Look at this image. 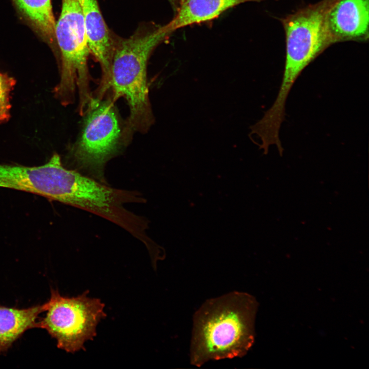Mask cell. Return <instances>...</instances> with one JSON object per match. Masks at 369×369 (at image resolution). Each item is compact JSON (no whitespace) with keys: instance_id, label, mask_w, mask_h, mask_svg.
Returning a JSON list of instances; mask_svg holds the SVG:
<instances>
[{"instance_id":"obj_13","label":"cell","mask_w":369,"mask_h":369,"mask_svg":"<svg viewBox=\"0 0 369 369\" xmlns=\"http://www.w3.org/2000/svg\"><path fill=\"white\" fill-rule=\"evenodd\" d=\"M171 4L174 11L177 9L180 0H168Z\"/></svg>"},{"instance_id":"obj_3","label":"cell","mask_w":369,"mask_h":369,"mask_svg":"<svg viewBox=\"0 0 369 369\" xmlns=\"http://www.w3.org/2000/svg\"><path fill=\"white\" fill-rule=\"evenodd\" d=\"M339 0H321L282 19L285 34V59L281 83L272 106L285 111L286 101L302 72L332 44L327 30L329 13Z\"/></svg>"},{"instance_id":"obj_9","label":"cell","mask_w":369,"mask_h":369,"mask_svg":"<svg viewBox=\"0 0 369 369\" xmlns=\"http://www.w3.org/2000/svg\"><path fill=\"white\" fill-rule=\"evenodd\" d=\"M260 1L262 0H180L173 18L162 27L170 35L183 27L214 19L240 4Z\"/></svg>"},{"instance_id":"obj_5","label":"cell","mask_w":369,"mask_h":369,"mask_svg":"<svg viewBox=\"0 0 369 369\" xmlns=\"http://www.w3.org/2000/svg\"><path fill=\"white\" fill-rule=\"evenodd\" d=\"M89 291L76 297L61 295L51 289L45 302V316L38 319L37 328L45 329L57 341V347L67 353L85 351L84 343L96 336V326L107 317L100 299L87 296Z\"/></svg>"},{"instance_id":"obj_10","label":"cell","mask_w":369,"mask_h":369,"mask_svg":"<svg viewBox=\"0 0 369 369\" xmlns=\"http://www.w3.org/2000/svg\"><path fill=\"white\" fill-rule=\"evenodd\" d=\"M45 303L25 309L0 304V354L6 352L27 330L37 328L38 316Z\"/></svg>"},{"instance_id":"obj_8","label":"cell","mask_w":369,"mask_h":369,"mask_svg":"<svg viewBox=\"0 0 369 369\" xmlns=\"http://www.w3.org/2000/svg\"><path fill=\"white\" fill-rule=\"evenodd\" d=\"M369 0H339L327 19L332 44L368 38Z\"/></svg>"},{"instance_id":"obj_2","label":"cell","mask_w":369,"mask_h":369,"mask_svg":"<svg viewBox=\"0 0 369 369\" xmlns=\"http://www.w3.org/2000/svg\"><path fill=\"white\" fill-rule=\"evenodd\" d=\"M169 36L161 26L135 33L115 46L109 89L112 92L114 101L122 97L128 103L129 131L145 133L153 122L149 98L147 64L155 48Z\"/></svg>"},{"instance_id":"obj_6","label":"cell","mask_w":369,"mask_h":369,"mask_svg":"<svg viewBox=\"0 0 369 369\" xmlns=\"http://www.w3.org/2000/svg\"><path fill=\"white\" fill-rule=\"evenodd\" d=\"M113 101H94L85 113L83 130L72 152L78 166L102 182L105 165L118 151L122 136Z\"/></svg>"},{"instance_id":"obj_7","label":"cell","mask_w":369,"mask_h":369,"mask_svg":"<svg viewBox=\"0 0 369 369\" xmlns=\"http://www.w3.org/2000/svg\"><path fill=\"white\" fill-rule=\"evenodd\" d=\"M82 9L90 53L99 63L102 76L95 97L101 99L109 90L111 65L115 45L97 0H79Z\"/></svg>"},{"instance_id":"obj_1","label":"cell","mask_w":369,"mask_h":369,"mask_svg":"<svg viewBox=\"0 0 369 369\" xmlns=\"http://www.w3.org/2000/svg\"><path fill=\"white\" fill-rule=\"evenodd\" d=\"M258 303L252 295L233 291L206 300L193 318L192 365L242 357L255 341Z\"/></svg>"},{"instance_id":"obj_11","label":"cell","mask_w":369,"mask_h":369,"mask_svg":"<svg viewBox=\"0 0 369 369\" xmlns=\"http://www.w3.org/2000/svg\"><path fill=\"white\" fill-rule=\"evenodd\" d=\"M20 12L48 44L55 41L56 21L51 0H13Z\"/></svg>"},{"instance_id":"obj_4","label":"cell","mask_w":369,"mask_h":369,"mask_svg":"<svg viewBox=\"0 0 369 369\" xmlns=\"http://www.w3.org/2000/svg\"><path fill=\"white\" fill-rule=\"evenodd\" d=\"M55 37L61 54V73L55 94L67 105L73 101L75 90L79 95V112L84 115L94 98L89 87L87 61L90 53L84 17L79 0H62Z\"/></svg>"},{"instance_id":"obj_12","label":"cell","mask_w":369,"mask_h":369,"mask_svg":"<svg viewBox=\"0 0 369 369\" xmlns=\"http://www.w3.org/2000/svg\"><path fill=\"white\" fill-rule=\"evenodd\" d=\"M15 84L14 78L0 72V123L10 118V93Z\"/></svg>"}]
</instances>
